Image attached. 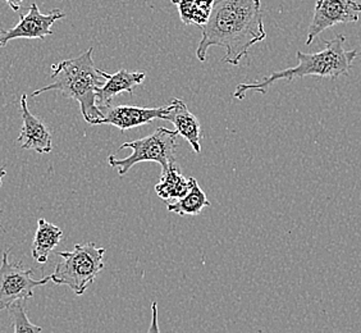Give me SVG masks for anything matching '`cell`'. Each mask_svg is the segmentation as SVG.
<instances>
[{
  "instance_id": "6da1fadb",
  "label": "cell",
  "mask_w": 361,
  "mask_h": 333,
  "mask_svg": "<svg viewBox=\"0 0 361 333\" xmlns=\"http://www.w3.org/2000/svg\"><path fill=\"white\" fill-rule=\"evenodd\" d=\"M202 31L196 49L200 62L207 61L212 47H222L226 49L222 62L238 66L251 47L267 37L262 0H216Z\"/></svg>"
},
{
  "instance_id": "7a4b0ae2",
  "label": "cell",
  "mask_w": 361,
  "mask_h": 333,
  "mask_svg": "<svg viewBox=\"0 0 361 333\" xmlns=\"http://www.w3.org/2000/svg\"><path fill=\"white\" fill-rule=\"evenodd\" d=\"M92 52L94 48H89L81 56L53 64L51 83L34 91L32 97L48 91H61L63 97L76 100L89 125H97L104 114L97 107V91L104 85L106 78L105 71L97 68Z\"/></svg>"
},
{
  "instance_id": "3957f363",
  "label": "cell",
  "mask_w": 361,
  "mask_h": 333,
  "mask_svg": "<svg viewBox=\"0 0 361 333\" xmlns=\"http://www.w3.org/2000/svg\"><path fill=\"white\" fill-rule=\"evenodd\" d=\"M345 42V36L337 35L331 40H326L324 49L317 53H304L299 50L296 53L299 61L296 67L273 72L259 83H240L233 92V97L243 100L249 91L265 94L269 86L279 80L292 81L295 78L307 76L328 77L336 80L341 76H348L359 53L355 49L346 50Z\"/></svg>"
},
{
  "instance_id": "277c9868",
  "label": "cell",
  "mask_w": 361,
  "mask_h": 333,
  "mask_svg": "<svg viewBox=\"0 0 361 333\" xmlns=\"http://www.w3.org/2000/svg\"><path fill=\"white\" fill-rule=\"evenodd\" d=\"M105 251V248L94 243H76L72 251H59L58 255L62 260L50 276L51 281L56 285L70 287L77 296L84 295L87 286L104 270Z\"/></svg>"
},
{
  "instance_id": "5b68a950",
  "label": "cell",
  "mask_w": 361,
  "mask_h": 333,
  "mask_svg": "<svg viewBox=\"0 0 361 333\" xmlns=\"http://www.w3.org/2000/svg\"><path fill=\"white\" fill-rule=\"evenodd\" d=\"M177 138L178 133L176 130L172 131L166 127H158L146 138L128 141L119 146V150L131 149L133 154H130L125 159H118L114 155H109L108 163L111 168L118 169L119 176H125L135 164L142 162L158 163L161 166L163 174L177 163Z\"/></svg>"
},
{
  "instance_id": "8992f818",
  "label": "cell",
  "mask_w": 361,
  "mask_h": 333,
  "mask_svg": "<svg viewBox=\"0 0 361 333\" xmlns=\"http://www.w3.org/2000/svg\"><path fill=\"white\" fill-rule=\"evenodd\" d=\"M9 250L3 253L0 265V312L9 309L20 300L34 296V289L51 281L50 276L34 279V270L23 268L21 262H9Z\"/></svg>"
},
{
  "instance_id": "52a82bcc",
  "label": "cell",
  "mask_w": 361,
  "mask_h": 333,
  "mask_svg": "<svg viewBox=\"0 0 361 333\" xmlns=\"http://www.w3.org/2000/svg\"><path fill=\"white\" fill-rule=\"evenodd\" d=\"M360 13L361 3L357 0H317L313 20L307 30L306 45H312L326 28L359 21Z\"/></svg>"
},
{
  "instance_id": "ba28073f",
  "label": "cell",
  "mask_w": 361,
  "mask_h": 333,
  "mask_svg": "<svg viewBox=\"0 0 361 333\" xmlns=\"http://www.w3.org/2000/svg\"><path fill=\"white\" fill-rule=\"evenodd\" d=\"M66 17L61 9H53L50 13L42 14L36 3H32L26 14L20 16V22L12 28L0 30V48L16 39H39L44 40L51 35V28L56 21Z\"/></svg>"
},
{
  "instance_id": "9c48e42d",
  "label": "cell",
  "mask_w": 361,
  "mask_h": 333,
  "mask_svg": "<svg viewBox=\"0 0 361 333\" xmlns=\"http://www.w3.org/2000/svg\"><path fill=\"white\" fill-rule=\"evenodd\" d=\"M172 109V103L160 108H144L133 105H117L109 107L103 111L104 117L97 125H111L125 132L139 126L147 125L154 119H164Z\"/></svg>"
},
{
  "instance_id": "30bf717a",
  "label": "cell",
  "mask_w": 361,
  "mask_h": 333,
  "mask_svg": "<svg viewBox=\"0 0 361 333\" xmlns=\"http://www.w3.org/2000/svg\"><path fill=\"white\" fill-rule=\"evenodd\" d=\"M22 130L18 136V144L22 149L34 150L39 154L51 153V132L42 119L34 116L27 105V95L21 97Z\"/></svg>"
},
{
  "instance_id": "8fae6325",
  "label": "cell",
  "mask_w": 361,
  "mask_h": 333,
  "mask_svg": "<svg viewBox=\"0 0 361 333\" xmlns=\"http://www.w3.org/2000/svg\"><path fill=\"white\" fill-rule=\"evenodd\" d=\"M105 78L106 81L104 85L97 91V107L102 113L111 107L113 99L118 97L119 94H133L135 87L145 81L146 73L144 71L130 72L127 70H119L113 75L105 72Z\"/></svg>"
},
{
  "instance_id": "7c38bea8",
  "label": "cell",
  "mask_w": 361,
  "mask_h": 333,
  "mask_svg": "<svg viewBox=\"0 0 361 333\" xmlns=\"http://www.w3.org/2000/svg\"><path fill=\"white\" fill-rule=\"evenodd\" d=\"M172 109L166 117L176 127L178 136L188 140L196 154L202 153V123L197 117L188 111V105L180 99H172Z\"/></svg>"
},
{
  "instance_id": "4fadbf2b",
  "label": "cell",
  "mask_w": 361,
  "mask_h": 333,
  "mask_svg": "<svg viewBox=\"0 0 361 333\" xmlns=\"http://www.w3.org/2000/svg\"><path fill=\"white\" fill-rule=\"evenodd\" d=\"M63 231L56 224L40 218L37 221L35 237L32 241V258L39 264L48 262L49 255L62 241Z\"/></svg>"
},
{
  "instance_id": "5bb4252c",
  "label": "cell",
  "mask_w": 361,
  "mask_h": 333,
  "mask_svg": "<svg viewBox=\"0 0 361 333\" xmlns=\"http://www.w3.org/2000/svg\"><path fill=\"white\" fill-rule=\"evenodd\" d=\"M194 180V177L186 178L180 174L178 166L174 164L161 174V178L155 185V193L164 202L178 200L192 188Z\"/></svg>"
},
{
  "instance_id": "9a60e30c",
  "label": "cell",
  "mask_w": 361,
  "mask_h": 333,
  "mask_svg": "<svg viewBox=\"0 0 361 333\" xmlns=\"http://www.w3.org/2000/svg\"><path fill=\"white\" fill-rule=\"evenodd\" d=\"M178 8L180 21L185 25L202 28L212 14L216 0H172Z\"/></svg>"
},
{
  "instance_id": "2e32d148",
  "label": "cell",
  "mask_w": 361,
  "mask_h": 333,
  "mask_svg": "<svg viewBox=\"0 0 361 333\" xmlns=\"http://www.w3.org/2000/svg\"><path fill=\"white\" fill-rule=\"evenodd\" d=\"M208 207H210V202L196 180H194L192 188L183 198L167 204L168 210L178 215L200 214L202 209Z\"/></svg>"
},
{
  "instance_id": "e0dca14e",
  "label": "cell",
  "mask_w": 361,
  "mask_h": 333,
  "mask_svg": "<svg viewBox=\"0 0 361 333\" xmlns=\"http://www.w3.org/2000/svg\"><path fill=\"white\" fill-rule=\"evenodd\" d=\"M23 301L25 300H20L9 308V315L12 318L13 333H42V327L32 325L28 320Z\"/></svg>"
},
{
  "instance_id": "ac0fdd59",
  "label": "cell",
  "mask_w": 361,
  "mask_h": 333,
  "mask_svg": "<svg viewBox=\"0 0 361 333\" xmlns=\"http://www.w3.org/2000/svg\"><path fill=\"white\" fill-rule=\"evenodd\" d=\"M147 333H160L159 313H158V303L157 301H153V304H152V322H150Z\"/></svg>"
},
{
  "instance_id": "d6986e66",
  "label": "cell",
  "mask_w": 361,
  "mask_h": 333,
  "mask_svg": "<svg viewBox=\"0 0 361 333\" xmlns=\"http://www.w3.org/2000/svg\"><path fill=\"white\" fill-rule=\"evenodd\" d=\"M8 3V6L11 7L12 11L14 12H17V11H20L21 9L22 3H23V0H6Z\"/></svg>"
},
{
  "instance_id": "ffe728a7",
  "label": "cell",
  "mask_w": 361,
  "mask_h": 333,
  "mask_svg": "<svg viewBox=\"0 0 361 333\" xmlns=\"http://www.w3.org/2000/svg\"><path fill=\"white\" fill-rule=\"evenodd\" d=\"M7 176V169H6V166H0V188H1V183H3V178ZM0 217H1V213H0ZM0 229H3L4 232H6V229L3 227V224H1V221H0Z\"/></svg>"
}]
</instances>
